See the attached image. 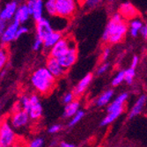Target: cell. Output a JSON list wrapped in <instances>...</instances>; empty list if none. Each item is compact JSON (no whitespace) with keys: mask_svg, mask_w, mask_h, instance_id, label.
<instances>
[{"mask_svg":"<svg viewBox=\"0 0 147 147\" xmlns=\"http://www.w3.org/2000/svg\"><path fill=\"white\" fill-rule=\"evenodd\" d=\"M46 67L48 68V70L54 75L57 78H61L64 75V73L66 72V71L63 66L61 65V63H59L58 59L53 57H49V58L47 59L46 62Z\"/></svg>","mask_w":147,"mask_h":147,"instance_id":"obj_9","label":"cell"},{"mask_svg":"<svg viewBox=\"0 0 147 147\" xmlns=\"http://www.w3.org/2000/svg\"><path fill=\"white\" fill-rule=\"evenodd\" d=\"M103 1L104 0H85V5L87 9H93Z\"/></svg>","mask_w":147,"mask_h":147,"instance_id":"obj_29","label":"cell"},{"mask_svg":"<svg viewBox=\"0 0 147 147\" xmlns=\"http://www.w3.org/2000/svg\"><path fill=\"white\" fill-rule=\"evenodd\" d=\"M110 49L109 48H105L104 49H103V51H102V53H101V60L103 61V62H105L107 59H108L109 57V56H110Z\"/></svg>","mask_w":147,"mask_h":147,"instance_id":"obj_36","label":"cell"},{"mask_svg":"<svg viewBox=\"0 0 147 147\" xmlns=\"http://www.w3.org/2000/svg\"><path fill=\"white\" fill-rule=\"evenodd\" d=\"M128 93L127 92H123L121 93L109 107H108V113L118 110L120 109H123V104L128 99Z\"/></svg>","mask_w":147,"mask_h":147,"instance_id":"obj_16","label":"cell"},{"mask_svg":"<svg viewBox=\"0 0 147 147\" xmlns=\"http://www.w3.org/2000/svg\"><path fill=\"white\" fill-rule=\"evenodd\" d=\"M30 101H31V106L28 111L29 116L32 119H38L39 117H41L42 114V107L39 101L38 96L35 94L30 96Z\"/></svg>","mask_w":147,"mask_h":147,"instance_id":"obj_13","label":"cell"},{"mask_svg":"<svg viewBox=\"0 0 147 147\" xmlns=\"http://www.w3.org/2000/svg\"><path fill=\"white\" fill-rule=\"evenodd\" d=\"M140 34H142V36H143L144 39H147V21H146V23L143 26L142 29L140 30Z\"/></svg>","mask_w":147,"mask_h":147,"instance_id":"obj_38","label":"cell"},{"mask_svg":"<svg viewBox=\"0 0 147 147\" xmlns=\"http://www.w3.org/2000/svg\"><path fill=\"white\" fill-rule=\"evenodd\" d=\"M56 77L47 67H41L34 71L31 76L32 86L42 94L49 93L56 85Z\"/></svg>","mask_w":147,"mask_h":147,"instance_id":"obj_2","label":"cell"},{"mask_svg":"<svg viewBox=\"0 0 147 147\" xmlns=\"http://www.w3.org/2000/svg\"><path fill=\"white\" fill-rule=\"evenodd\" d=\"M79 108V103L78 101H71L69 104H66L64 108V112H63V116L64 117H71L75 115Z\"/></svg>","mask_w":147,"mask_h":147,"instance_id":"obj_20","label":"cell"},{"mask_svg":"<svg viewBox=\"0 0 147 147\" xmlns=\"http://www.w3.org/2000/svg\"><path fill=\"white\" fill-rule=\"evenodd\" d=\"M57 59L65 70L70 69L76 63L78 59V49H77V44L73 40L71 41V45L67 52Z\"/></svg>","mask_w":147,"mask_h":147,"instance_id":"obj_4","label":"cell"},{"mask_svg":"<svg viewBox=\"0 0 147 147\" xmlns=\"http://www.w3.org/2000/svg\"><path fill=\"white\" fill-rule=\"evenodd\" d=\"M128 31V25L120 12L112 15L102 34V41L111 44L121 42Z\"/></svg>","mask_w":147,"mask_h":147,"instance_id":"obj_1","label":"cell"},{"mask_svg":"<svg viewBox=\"0 0 147 147\" xmlns=\"http://www.w3.org/2000/svg\"><path fill=\"white\" fill-rule=\"evenodd\" d=\"M119 12L122 14L123 19H127V20L136 19L138 14V10L130 2H125L120 5Z\"/></svg>","mask_w":147,"mask_h":147,"instance_id":"obj_12","label":"cell"},{"mask_svg":"<svg viewBox=\"0 0 147 147\" xmlns=\"http://www.w3.org/2000/svg\"><path fill=\"white\" fill-rule=\"evenodd\" d=\"M31 15H32V13H31V11L28 8V5L24 4L18 7V10L16 11V14H15L14 18H13V20H15L19 21L20 24H22L28 20Z\"/></svg>","mask_w":147,"mask_h":147,"instance_id":"obj_14","label":"cell"},{"mask_svg":"<svg viewBox=\"0 0 147 147\" xmlns=\"http://www.w3.org/2000/svg\"><path fill=\"white\" fill-rule=\"evenodd\" d=\"M42 145H43V140L42 138H36L31 142L29 147H42Z\"/></svg>","mask_w":147,"mask_h":147,"instance_id":"obj_35","label":"cell"},{"mask_svg":"<svg viewBox=\"0 0 147 147\" xmlns=\"http://www.w3.org/2000/svg\"><path fill=\"white\" fill-rule=\"evenodd\" d=\"M18 7V3L16 1H11L7 3L0 12V20L7 22L13 19L16 14Z\"/></svg>","mask_w":147,"mask_h":147,"instance_id":"obj_10","label":"cell"},{"mask_svg":"<svg viewBox=\"0 0 147 147\" xmlns=\"http://www.w3.org/2000/svg\"><path fill=\"white\" fill-rule=\"evenodd\" d=\"M63 37V34L59 31H54L43 41V47H44V49H50L56 43H57Z\"/></svg>","mask_w":147,"mask_h":147,"instance_id":"obj_17","label":"cell"},{"mask_svg":"<svg viewBox=\"0 0 147 147\" xmlns=\"http://www.w3.org/2000/svg\"><path fill=\"white\" fill-rule=\"evenodd\" d=\"M136 76V70L135 68L129 67V69L125 70V80L124 81L128 84V85H131L133 80H134V78Z\"/></svg>","mask_w":147,"mask_h":147,"instance_id":"obj_26","label":"cell"},{"mask_svg":"<svg viewBox=\"0 0 147 147\" xmlns=\"http://www.w3.org/2000/svg\"><path fill=\"white\" fill-rule=\"evenodd\" d=\"M61 147H74L73 144H68V143H65V142H63L61 144H60Z\"/></svg>","mask_w":147,"mask_h":147,"instance_id":"obj_41","label":"cell"},{"mask_svg":"<svg viewBox=\"0 0 147 147\" xmlns=\"http://www.w3.org/2000/svg\"><path fill=\"white\" fill-rule=\"evenodd\" d=\"M113 94H114L113 90H108V91L104 92L102 93V94L98 98V100H97V101H96L97 106L102 107V106L107 105V104H108V103L110 101V100L112 99Z\"/></svg>","mask_w":147,"mask_h":147,"instance_id":"obj_22","label":"cell"},{"mask_svg":"<svg viewBox=\"0 0 147 147\" xmlns=\"http://www.w3.org/2000/svg\"><path fill=\"white\" fill-rule=\"evenodd\" d=\"M42 47H43V40L39 38V37H35L34 41V43H33V46H32V49L34 51H38Z\"/></svg>","mask_w":147,"mask_h":147,"instance_id":"obj_30","label":"cell"},{"mask_svg":"<svg viewBox=\"0 0 147 147\" xmlns=\"http://www.w3.org/2000/svg\"><path fill=\"white\" fill-rule=\"evenodd\" d=\"M71 40H70L69 38L63 37L57 43H56L49 49V56L56 58L61 57L69 49L71 45Z\"/></svg>","mask_w":147,"mask_h":147,"instance_id":"obj_6","label":"cell"},{"mask_svg":"<svg viewBox=\"0 0 147 147\" xmlns=\"http://www.w3.org/2000/svg\"><path fill=\"white\" fill-rule=\"evenodd\" d=\"M6 28V22L4 20H0V34H2Z\"/></svg>","mask_w":147,"mask_h":147,"instance_id":"obj_40","label":"cell"},{"mask_svg":"<svg viewBox=\"0 0 147 147\" xmlns=\"http://www.w3.org/2000/svg\"><path fill=\"white\" fill-rule=\"evenodd\" d=\"M92 73H88L83 77V78L80 80V81L78 83V85L76 86V87L74 88L73 93L75 94V96L82 94V93L86 90V88L88 87L90 83L92 82Z\"/></svg>","mask_w":147,"mask_h":147,"instance_id":"obj_15","label":"cell"},{"mask_svg":"<svg viewBox=\"0 0 147 147\" xmlns=\"http://www.w3.org/2000/svg\"><path fill=\"white\" fill-rule=\"evenodd\" d=\"M74 93L72 92H67V93H65L63 98V102L64 104H69L71 103V101H73V98H74Z\"/></svg>","mask_w":147,"mask_h":147,"instance_id":"obj_33","label":"cell"},{"mask_svg":"<svg viewBox=\"0 0 147 147\" xmlns=\"http://www.w3.org/2000/svg\"><path fill=\"white\" fill-rule=\"evenodd\" d=\"M7 62V54H6V51L4 49H1L0 50V68H3L5 64Z\"/></svg>","mask_w":147,"mask_h":147,"instance_id":"obj_31","label":"cell"},{"mask_svg":"<svg viewBox=\"0 0 147 147\" xmlns=\"http://www.w3.org/2000/svg\"><path fill=\"white\" fill-rule=\"evenodd\" d=\"M14 142V132L10 124L5 122L1 126L0 132V144L1 147H9Z\"/></svg>","mask_w":147,"mask_h":147,"instance_id":"obj_7","label":"cell"},{"mask_svg":"<svg viewBox=\"0 0 147 147\" xmlns=\"http://www.w3.org/2000/svg\"><path fill=\"white\" fill-rule=\"evenodd\" d=\"M45 9L44 3L42 0H35L32 8V16L35 21H38L43 18V10Z\"/></svg>","mask_w":147,"mask_h":147,"instance_id":"obj_18","label":"cell"},{"mask_svg":"<svg viewBox=\"0 0 147 147\" xmlns=\"http://www.w3.org/2000/svg\"><path fill=\"white\" fill-rule=\"evenodd\" d=\"M138 63H139V58H138L137 56H135L134 57L132 58V61H131V66H130V67L135 68V69H136V67L138 66Z\"/></svg>","mask_w":147,"mask_h":147,"instance_id":"obj_39","label":"cell"},{"mask_svg":"<svg viewBox=\"0 0 147 147\" xmlns=\"http://www.w3.org/2000/svg\"><path fill=\"white\" fill-rule=\"evenodd\" d=\"M20 26V23L15 20H13V21L8 26H6L5 30L1 34V41L3 44H7L16 40V34Z\"/></svg>","mask_w":147,"mask_h":147,"instance_id":"obj_8","label":"cell"},{"mask_svg":"<svg viewBox=\"0 0 147 147\" xmlns=\"http://www.w3.org/2000/svg\"><path fill=\"white\" fill-rule=\"evenodd\" d=\"M145 101H146V96L145 95H141L138 99V100L136 101V103L134 104V106L132 107V109L130 110V113H129V117L130 118L134 117V116H136V115H139L141 113V111L144 109Z\"/></svg>","mask_w":147,"mask_h":147,"instance_id":"obj_19","label":"cell"},{"mask_svg":"<svg viewBox=\"0 0 147 147\" xmlns=\"http://www.w3.org/2000/svg\"><path fill=\"white\" fill-rule=\"evenodd\" d=\"M77 10L75 0H57V16L69 19Z\"/></svg>","mask_w":147,"mask_h":147,"instance_id":"obj_3","label":"cell"},{"mask_svg":"<svg viewBox=\"0 0 147 147\" xmlns=\"http://www.w3.org/2000/svg\"><path fill=\"white\" fill-rule=\"evenodd\" d=\"M109 69V63L104 62L102 64H100V65L99 66V68H98L96 73H97V75H99V76H100V75H102V74H104L107 71H108Z\"/></svg>","mask_w":147,"mask_h":147,"instance_id":"obj_32","label":"cell"},{"mask_svg":"<svg viewBox=\"0 0 147 147\" xmlns=\"http://www.w3.org/2000/svg\"><path fill=\"white\" fill-rule=\"evenodd\" d=\"M44 6L49 16H57V0H47Z\"/></svg>","mask_w":147,"mask_h":147,"instance_id":"obj_24","label":"cell"},{"mask_svg":"<svg viewBox=\"0 0 147 147\" xmlns=\"http://www.w3.org/2000/svg\"><path fill=\"white\" fill-rule=\"evenodd\" d=\"M125 80V71H120L112 79V86H117Z\"/></svg>","mask_w":147,"mask_h":147,"instance_id":"obj_25","label":"cell"},{"mask_svg":"<svg viewBox=\"0 0 147 147\" xmlns=\"http://www.w3.org/2000/svg\"><path fill=\"white\" fill-rule=\"evenodd\" d=\"M29 114L25 111L24 109L22 110H18L14 114H13L11 117V125L14 128H20L25 126L28 122L29 119Z\"/></svg>","mask_w":147,"mask_h":147,"instance_id":"obj_11","label":"cell"},{"mask_svg":"<svg viewBox=\"0 0 147 147\" xmlns=\"http://www.w3.org/2000/svg\"><path fill=\"white\" fill-rule=\"evenodd\" d=\"M28 32V28H26V26H20V28L18 29V31H17V34H16V40L17 39H19L20 36H22L23 34H26Z\"/></svg>","mask_w":147,"mask_h":147,"instance_id":"obj_34","label":"cell"},{"mask_svg":"<svg viewBox=\"0 0 147 147\" xmlns=\"http://www.w3.org/2000/svg\"><path fill=\"white\" fill-rule=\"evenodd\" d=\"M123 109H120L118 110H115V111H113V112H110L108 114V115H107L101 122V125L102 126H105V125H108L109 123H111L112 122H114L115 120L121 115L123 113Z\"/></svg>","mask_w":147,"mask_h":147,"instance_id":"obj_23","label":"cell"},{"mask_svg":"<svg viewBox=\"0 0 147 147\" xmlns=\"http://www.w3.org/2000/svg\"><path fill=\"white\" fill-rule=\"evenodd\" d=\"M36 36L42 39L43 41L53 32H54V28L50 23V21L48 19L42 18L36 21Z\"/></svg>","mask_w":147,"mask_h":147,"instance_id":"obj_5","label":"cell"},{"mask_svg":"<svg viewBox=\"0 0 147 147\" xmlns=\"http://www.w3.org/2000/svg\"><path fill=\"white\" fill-rule=\"evenodd\" d=\"M20 103L21 105L22 109L26 111L28 113L30 109V106H31V101H30V97H26V96H22L20 100Z\"/></svg>","mask_w":147,"mask_h":147,"instance_id":"obj_27","label":"cell"},{"mask_svg":"<svg viewBox=\"0 0 147 147\" xmlns=\"http://www.w3.org/2000/svg\"><path fill=\"white\" fill-rule=\"evenodd\" d=\"M85 115V113L83 112V111H78V113L75 115H73L72 116V119L70 121V123H69V126H73V125H75L76 123H78L80 120H81L82 118H83V116Z\"/></svg>","mask_w":147,"mask_h":147,"instance_id":"obj_28","label":"cell"},{"mask_svg":"<svg viewBox=\"0 0 147 147\" xmlns=\"http://www.w3.org/2000/svg\"><path fill=\"white\" fill-rule=\"evenodd\" d=\"M143 26H144V24H143V21L141 20L137 19V18L131 20V21H130V30H129L130 35L132 37H137L138 35V33L142 29Z\"/></svg>","mask_w":147,"mask_h":147,"instance_id":"obj_21","label":"cell"},{"mask_svg":"<svg viewBox=\"0 0 147 147\" xmlns=\"http://www.w3.org/2000/svg\"><path fill=\"white\" fill-rule=\"evenodd\" d=\"M60 129H61L60 125H58V124H55V125L51 126V127L49 129V133H57V131H59V130H60Z\"/></svg>","mask_w":147,"mask_h":147,"instance_id":"obj_37","label":"cell"},{"mask_svg":"<svg viewBox=\"0 0 147 147\" xmlns=\"http://www.w3.org/2000/svg\"><path fill=\"white\" fill-rule=\"evenodd\" d=\"M109 3H110V4H112V3H115V0H107Z\"/></svg>","mask_w":147,"mask_h":147,"instance_id":"obj_42","label":"cell"}]
</instances>
